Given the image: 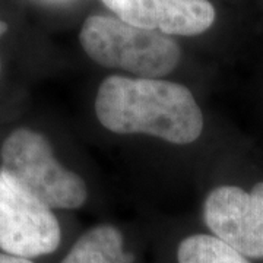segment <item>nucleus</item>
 I'll return each mask as SVG.
<instances>
[{
  "mask_svg": "<svg viewBox=\"0 0 263 263\" xmlns=\"http://www.w3.org/2000/svg\"><path fill=\"white\" fill-rule=\"evenodd\" d=\"M123 250V235L113 226H97L78 238L62 263H133Z\"/></svg>",
  "mask_w": 263,
  "mask_h": 263,
  "instance_id": "7",
  "label": "nucleus"
},
{
  "mask_svg": "<svg viewBox=\"0 0 263 263\" xmlns=\"http://www.w3.org/2000/svg\"><path fill=\"white\" fill-rule=\"evenodd\" d=\"M0 263H34L29 259H24V257H16L12 254L0 253Z\"/></svg>",
  "mask_w": 263,
  "mask_h": 263,
  "instance_id": "9",
  "label": "nucleus"
},
{
  "mask_svg": "<svg viewBox=\"0 0 263 263\" xmlns=\"http://www.w3.org/2000/svg\"><path fill=\"white\" fill-rule=\"evenodd\" d=\"M116 16L138 28L165 35H197L215 21L208 0H101Z\"/></svg>",
  "mask_w": 263,
  "mask_h": 263,
  "instance_id": "6",
  "label": "nucleus"
},
{
  "mask_svg": "<svg viewBox=\"0 0 263 263\" xmlns=\"http://www.w3.org/2000/svg\"><path fill=\"white\" fill-rule=\"evenodd\" d=\"M79 41L95 63L127 70L138 78L168 75L180 62V48L173 38L111 16H89L82 25Z\"/></svg>",
  "mask_w": 263,
  "mask_h": 263,
  "instance_id": "2",
  "label": "nucleus"
},
{
  "mask_svg": "<svg viewBox=\"0 0 263 263\" xmlns=\"http://www.w3.org/2000/svg\"><path fill=\"white\" fill-rule=\"evenodd\" d=\"M60 240L51 208L0 170V250L31 260L53 253Z\"/></svg>",
  "mask_w": 263,
  "mask_h": 263,
  "instance_id": "4",
  "label": "nucleus"
},
{
  "mask_svg": "<svg viewBox=\"0 0 263 263\" xmlns=\"http://www.w3.org/2000/svg\"><path fill=\"white\" fill-rule=\"evenodd\" d=\"M2 171L51 209H76L88 197L81 176L54 158L46 136L27 127L10 133L2 145Z\"/></svg>",
  "mask_w": 263,
  "mask_h": 263,
  "instance_id": "3",
  "label": "nucleus"
},
{
  "mask_svg": "<svg viewBox=\"0 0 263 263\" xmlns=\"http://www.w3.org/2000/svg\"><path fill=\"white\" fill-rule=\"evenodd\" d=\"M6 31H8V24H6L5 21L0 19V37H2Z\"/></svg>",
  "mask_w": 263,
  "mask_h": 263,
  "instance_id": "11",
  "label": "nucleus"
},
{
  "mask_svg": "<svg viewBox=\"0 0 263 263\" xmlns=\"http://www.w3.org/2000/svg\"><path fill=\"white\" fill-rule=\"evenodd\" d=\"M177 260L179 263H250L231 246L208 234L184 238L177 250Z\"/></svg>",
  "mask_w": 263,
  "mask_h": 263,
  "instance_id": "8",
  "label": "nucleus"
},
{
  "mask_svg": "<svg viewBox=\"0 0 263 263\" xmlns=\"http://www.w3.org/2000/svg\"><path fill=\"white\" fill-rule=\"evenodd\" d=\"M95 114L114 133H145L177 145L195 142L203 130L193 94L162 79L108 76L100 85Z\"/></svg>",
  "mask_w": 263,
  "mask_h": 263,
  "instance_id": "1",
  "label": "nucleus"
},
{
  "mask_svg": "<svg viewBox=\"0 0 263 263\" xmlns=\"http://www.w3.org/2000/svg\"><path fill=\"white\" fill-rule=\"evenodd\" d=\"M37 3H41V5H66V3H70L73 0H34Z\"/></svg>",
  "mask_w": 263,
  "mask_h": 263,
  "instance_id": "10",
  "label": "nucleus"
},
{
  "mask_svg": "<svg viewBox=\"0 0 263 263\" xmlns=\"http://www.w3.org/2000/svg\"><path fill=\"white\" fill-rule=\"evenodd\" d=\"M203 218L215 237L246 257H263V181L252 192L235 186L214 189Z\"/></svg>",
  "mask_w": 263,
  "mask_h": 263,
  "instance_id": "5",
  "label": "nucleus"
}]
</instances>
